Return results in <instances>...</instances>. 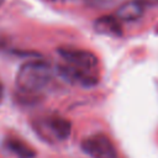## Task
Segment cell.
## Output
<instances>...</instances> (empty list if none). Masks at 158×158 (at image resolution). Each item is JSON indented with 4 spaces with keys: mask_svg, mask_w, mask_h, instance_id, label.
Instances as JSON below:
<instances>
[{
    "mask_svg": "<svg viewBox=\"0 0 158 158\" xmlns=\"http://www.w3.org/2000/svg\"><path fill=\"white\" fill-rule=\"evenodd\" d=\"M52 81L53 69L47 62L40 59L25 62L20 65L15 77L19 99L26 102L38 100V98L51 86Z\"/></svg>",
    "mask_w": 158,
    "mask_h": 158,
    "instance_id": "6da1fadb",
    "label": "cell"
},
{
    "mask_svg": "<svg viewBox=\"0 0 158 158\" xmlns=\"http://www.w3.org/2000/svg\"><path fill=\"white\" fill-rule=\"evenodd\" d=\"M143 15V5L137 0H130L123 2L116 10V17L118 21H135Z\"/></svg>",
    "mask_w": 158,
    "mask_h": 158,
    "instance_id": "ba28073f",
    "label": "cell"
},
{
    "mask_svg": "<svg viewBox=\"0 0 158 158\" xmlns=\"http://www.w3.org/2000/svg\"><path fill=\"white\" fill-rule=\"evenodd\" d=\"M144 1H149V2H152V1H158V0H144Z\"/></svg>",
    "mask_w": 158,
    "mask_h": 158,
    "instance_id": "7c38bea8",
    "label": "cell"
},
{
    "mask_svg": "<svg viewBox=\"0 0 158 158\" xmlns=\"http://www.w3.org/2000/svg\"><path fill=\"white\" fill-rule=\"evenodd\" d=\"M88 5L93 6V7H101V6H105L107 5L111 0H84Z\"/></svg>",
    "mask_w": 158,
    "mask_h": 158,
    "instance_id": "9c48e42d",
    "label": "cell"
},
{
    "mask_svg": "<svg viewBox=\"0 0 158 158\" xmlns=\"http://www.w3.org/2000/svg\"><path fill=\"white\" fill-rule=\"evenodd\" d=\"M4 94H5V91H4V85H2V83L0 81V104H1L2 100H4Z\"/></svg>",
    "mask_w": 158,
    "mask_h": 158,
    "instance_id": "30bf717a",
    "label": "cell"
},
{
    "mask_svg": "<svg viewBox=\"0 0 158 158\" xmlns=\"http://www.w3.org/2000/svg\"><path fill=\"white\" fill-rule=\"evenodd\" d=\"M0 2H1V0H0Z\"/></svg>",
    "mask_w": 158,
    "mask_h": 158,
    "instance_id": "4fadbf2b",
    "label": "cell"
},
{
    "mask_svg": "<svg viewBox=\"0 0 158 158\" xmlns=\"http://www.w3.org/2000/svg\"><path fill=\"white\" fill-rule=\"evenodd\" d=\"M94 28L98 33L111 36V37H118L122 35V27L118 19L111 15L98 17L94 22Z\"/></svg>",
    "mask_w": 158,
    "mask_h": 158,
    "instance_id": "8992f818",
    "label": "cell"
},
{
    "mask_svg": "<svg viewBox=\"0 0 158 158\" xmlns=\"http://www.w3.org/2000/svg\"><path fill=\"white\" fill-rule=\"evenodd\" d=\"M57 73L65 81L74 84V85L83 86V88H91L99 83V75L98 74L88 73V72L69 67L64 63L57 67Z\"/></svg>",
    "mask_w": 158,
    "mask_h": 158,
    "instance_id": "5b68a950",
    "label": "cell"
},
{
    "mask_svg": "<svg viewBox=\"0 0 158 158\" xmlns=\"http://www.w3.org/2000/svg\"><path fill=\"white\" fill-rule=\"evenodd\" d=\"M81 148L91 158H116L115 146L104 133H95L84 138Z\"/></svg>",
    "mask_w": 158,
    "mask_h": 158,
    "instance_id": "277c9868",
    "label": "cell"
},
{
    "mask_svg": "<svg viewBox=\"0 0 158 158\" xmlns=\"http://www.w3.org/2000/svg\"><path fill=\"white\" fill-rule=\"evenodd\" d=\"M57 53L59 54L64 64L88 73L98 74L99 59L93 52L78 47L62 46L57 48Z\"/></svg>",
    "mask_w": 158,
    "mask_h": 158,
    "instance_id": "3957f363",
    "label": "cell"
},
{
    "mask_svg": "<svg viewBox=\"0 0 158 158\" xmlns=\"http://www.w3.org/2000/svg\"><path fill=\"white\" fill-rule=\"evenodd\" d=\"M35 130L46 141H65L70 136V122L57 114H49L40 117L35 122Z\"/></svg>",
    "mask_w": 158,
    "mask_h": 158,
    "instance_id": "7a4b0ae2",
    "label": "cell"
},
{
    "mask_svg": "<svg viewBox=\"0 0 158 158\" xmlns=\"http://www.w3.org/2000/svg\"><path fill=\"white\" fill-rule=\"evenodd\" d=\"M4 146L9 152L15 154L17 158H35L36 157V151L31 146H28L25 141L17 137H12V136L6 137L4 139Z\"/></svg>",
    "mask_w": 158,
    "mask_h": 158,
    "instance_id": "52a82bcc",
    "label": "cell"
},
{
    "mask_svg": "<svg viewBox=\"0 0 158 158\" xmlns=\"http://www.w3.org/2000/svg\"><path fill=\"white\" fill-rule=\"evenodd\" d=\"M52 1H59V2H68V1H73V0H52Z\"/></svg>",
    "mask_w": 158,
    "mask_h": 158,
    "instance_id": "8fae6325",
    "label": "cell"
}]
</instances>
